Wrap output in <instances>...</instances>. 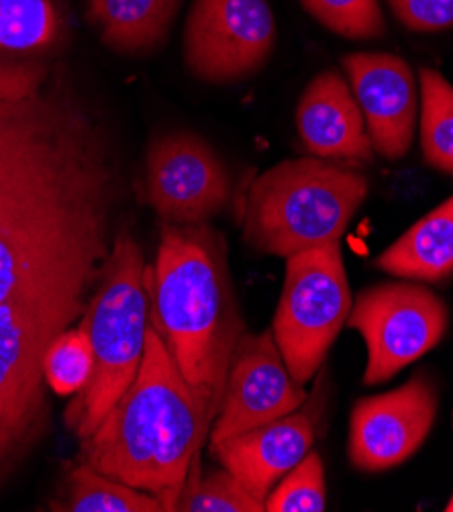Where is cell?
Masks as SVG:
<instances>
[{
    "instance_id": "6da1fadb",
    "label": "cell",
    "mask_w": 453,
    "mask_h": 512,
    "mask_svg": "<svg viewBox=\"0 0 453 512\" xmlns=\"http://www.w3.org/2000/svg\"><path fill=\"white\" fill-rule=\"evenodd\" d=\"M145 288L149 325L215 421L231 355L245 331L225 239L207 223L164 225Z\"/></svg>"
},
{
    "instance_id": "7a4b0ae2",
    "label": "cell",
    "mask_w": 453,
    "mask_h": 512,
    "mask_svg": "<svg viewBox=\"0 0 453 512\" xmlns=\"http://www.w3.org/2000/svg\"><path fill=\"white\" fill-rule=\"evenodd\" d=\"M211 427L203 402L149 325L141 368L98 429L80 441L82 462L172 510Z\"/></svg>"
},
{
    "instance_id": "3957f363",
    "label": "cell",
    "mask_w": 453,
    "mask_h": 512,
    "mask_svg": "<svg viewBox=\"0 0 453 512\" xmlns=\"http://www.w3.org/2000/svg\"><path fill=\"white\" fill-rule=\"evenodd\" d=\"M368 196V178L323 160H286L251 184L243 213L245 243L264 255L341 241Z\"/></svg>"
},
{
    "instance_id": "277c9868",
    "label": "cell",
    "mask_w": 453,
    "mask_h": 512,
    "mask_svg": "<svg viewBox=\"0 0 453 512\" xmlns=\"http://www.w3.org/2000/svg\"><path fill=\"white\" fill-rule=\"evenodd\" d=\"M145 260L131 233L115 237L107 268L84 313L94 368L88 386L70 404L68 425L88 439L135 380L147 343L149 296Z\"/></svg>"
},
{
    "instance_id": "5b68a950",
    "label": "cell",
    "mask_w": 453,
    "mask_h": 512,
    "mask_svg": "<svg viewBox=\"0 0 453 512\" xmlns=\"http://www.w3.org/2000/svg\"><path fill=\"white\" fill-rule=\"evenodd\" d=\"M354 306L341 241L286 258L272 335L290 374L307 384L321 370Z\"/></svg>"
},
{
    "instance_id": "8992f818",
    "label": "cell",
    "mask_w": 453,
    "mask_h": 512,
    "mask_svg": "<svg viewBox=\"0 0 453 512\" xmlns=\"http://www.w3.org/2000/svg\"><path fill=\"white\" fill-rule=\"evenodd\" d=\"M347 325L368 347L364 384L388 382L421 360L449 327L447 304L421 282H384L362 290Z\"/></svg>"
},
{
    "instance_id": "52a82bcc",
    "label": "cell",
    "mask_w": 453,
    "mask_h": 512,
    "mask_svg": "<svg viewBox=\"0 0 453 512\" xmlns=\"http://www.w3.org/2000/svg\"><path fill=\"white\" fill-rule=\"evenodd\" d=\"M274 41L268 0H194L184 27V60L196 78L229 84L260 72Z\"/></svg>"
},
{
    "instance_id": "ba28073f",
    "label": "cell",
    "mask_w": 453,
    "mask_h": 512,
    "mask_svg": "<svg viewBox=\"0 0 453 512\" xmlns=\"http://www.w3.org/2000/svg\"><path fill=\"white\" fill-rule=\"evenodd\" d=\"M229 198L231 176L205 139L176 131L149 143L145 200L164 225L207 223Z\"/></svg>"
},
{
    "instance_id": "9c48e42d",
    "label": "cell",
    "mask_w": 453,
    "mask_h": 512,
    "mask_svg": "<svg viewBox=\"0 0 453 512\" xmlns=\"http://www.w3.org/2000/svg\"><path fill=\"white\" fill-rule=\"evenodd\" d=\"M437 406L435 382L425 372H417L396 390L360 398L349 419L351 466L378 474L405 464L429 437Z\"/></svg>"
},
{
    "instance_id": "30bf717a",
    "label": "cell",
    "mask_w": 453,
    "mask_h": 512,
    "mask_svg": "<svg viewBox=\"0 0 453 512\" xmlns=\"http://www.w3.org/2000/svg\"><path fill=\"white\" fill-rule=\"evenodd\" d=\"M307 396L305 384L290 374L272 331H243L231 355L209 443L290 415L305 404Z\"/></svg>"
},
{
    "instance_id": "8fae6325",
    "label": "cell",
    "mask_w": 453,
    "mask_h": 512,
    "mask_svg": "<svg viewBox=\"0 0 453 512\" xmlns=\"http://www.w3.org/2000/svg\"><path fill=\"white\" fill-rule=\"evenodd\" d=\"M323 402L321 380L313 396H307L305 404L294 413L211 443V455L264 504L272 488L313 449L321 427Z\"/></svg>"
},
{
    "instance_id": "7c38bea8",
    "label": "cell",
    "mask_w": 453,
    "mask_h": 512,
    "mask_svg": "<svg viewBox=\"0 0 453 512\" xmlns=\"http://www.w3.org/2000/svg\"><path fill=\"white\" fill-rule=\"evenodd\" d=\"M362 109L374 153L405 158L415 137L417 82L411 66L392 54H349L341 60Z\"/></svg>"
},
{
    "instance_id": "4fadbf2b",
    "label": "cell",
    "mask_w": 453,
    "mask_h": 512,
    "mask_svg": "<svg viewBox=\"0 0 453 512\" xmlns=\"http://www.w3.org/2000/svg\"><path fill=\"white\" fill-rule=\"evenodd\" d=\"M296 127L305 147L317 158L335 162H372L374 147L351 86L339 72L315 76L296 107Z\"/></svg>"
},
{
    "instance_id": "5bb4252c",
    "label": "cell",
    "mask_w": 453,
    "mask_h": 512,
    "mask_svg": "<svg viewBox=\"0 0 453 512\" xmlns=\"http://www.w3.org/2000/svg\"><path fill=\"white\" fill-rule=\"evenodd\" d=\"M374 266L388 276L439 284L453 276V196L388 245Z\"/></svg>"
},
{
    "instance_id": "9a60e30c",
    "label": "cell",
    "mask_w": 453,
    "mask_h": 512,
    "mask_svg": "<svg viewBox=\"0 0 453 512\" xmlns=\"http://www.w3.org/2000/svg\"><path fill=\"white\" fill-rule=\"evenodd\" d=\"M182 0H88V19L100 39L123 54L156 49L178 15Z\"/></svg>"
},
{
    "instance_id": "2e32d148",
    "label": "cell",
    "mask_w": 453,
    "mask_h": 512,
    "mask_svg": "<svg viewBox=\"0 0 453 512\" xmlns=\"http://www.w3.org/2000/svg\"><path fill=\"white\" fill-rule=\"evenodd\" d=\"M66 512H164L162 502L143 490L131 488L92 470L80 459L70 466L66 498L54 504Z\"/></svg>"
},
{
    "instance_id": "e0dca14e",
    "label": "cell",
    "mask_w": 453,
    "mask_h": 512,
    "mask_svg": "<svg viewBox=\"0 0 453 512\" xmlns=\"http://www.w3.org/2000/svg\"><path fill=\"white\" fill-rule=\"evenodd\" d=\"M421 147L429 166L453 176V86L433 68H421Z\"/></svg>"
},
{
    "instance_id": "ac0fdd59",
    "label": "cell",
    "mask_w": 453,
    "mask_h": 512,
    "mask_svg": "<svg viewBox=\"0 0 453 512\" xmlns=\"http://www.w3.org/2000/svg\"><path fill=\"white\" fill-rule=\"evenodd\" d=\"M174 512H264V504L225 468L200 472L198 457L172 504Z\"/></svg>"
},
{
    "instance_id": "d6986e66",
    "label": "cell",
    "mask_w": 453,
    "mask_h": 512,
    "mask_svg": "<svg viewBox=\"0 0 453 512\" xmlns=\"http://www.w3.org/2000/svg\"><path fill=\"white\" fill-rule=\"evenodd\" d=\"M92 368L94 355L84 323L58 333L43 357V378L60 396L82 392L90 382Z\"/></svg>"
},
{
    "instance_id": "ffe728a7",
    "label": "cell",
    "mask_w": 453,
    "mask_h": 512,
    "mask_svg": "<svg viewBox=\"0 0 453 512\" xmlns=\"http://www.w3.org/2000/svg\"><path fill=\"white\" fill-rule=\"evenodd\" d=\"M58 27L52 0H0V49L45 47L56 39Z\"/></svg>"
},
{
    "instance_id": "44dd1931",
    "label": "cell",
    "mask_w": 453,
    "mask_h": 512,
    "mask_svg": "<svg viewBox=\"0 0 453 512\" xmlns=\"http://www.w3.org/2000/svg\"><path fill=\"white\" fill-rule=\"evenodd\" d=\"M327 506L325 470L317 451H309L268 494V512H323Z\"/></svg>"
},
{
    "instance_id": "7402d4cb",
    "label": "cell",
    "mask_w": 453,
    "mask_h": 512,
    "mask_svg": "<svg viewBox=\"0 0 453 512\" xmlns=\"http://www.w3.org/2000/svg\"><path fill=\"white\" fill-rule=\"evenodd\" d=\"M321 25L347 39H378L386 21L378 0H300Z\"/></svg>"
},
{
    "instance_id": "603a6c76",
    "label": "cell",
    "mask_w": 453,
    "mask_h": 512,
    "mask_svg": "<svg viewBox=\"0 0 453 512\" xmlns=\"http://www.w3.org/2000/svg\"><path fill=\"white\" fill-rule=\"evenodd\" d=\"M394 17L417 33L453 27V0H388Z\"/></svg>"
},
{
    "instance_id": "cb8c5ba5",
    "label": "cell",
    "mask_w": 453,
    "mask_h": 512,
    "mask_svg": "<svg viewBox=\"0 0 453 512\" xmlns=\"http://www.w3.org/2000/svg\"><path fill=\"white\" fill-rule=\"evenodd\" d=\"M445 510H447V512H453V496H451V500H449V502H447V506H445Z\"/></svg>"
}]
</instances>
